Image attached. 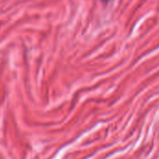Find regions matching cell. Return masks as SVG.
<instances>
[{
	"label": "cell",
	"instance_id": "cell-1",
	"mask_svg": "<svg viewBox=\"0 0 159 159\" xmlns=\"http://www.w3.org/2000/svg\"><path fill=\"white\" fill-rule=\"evenodd\" d=\"M102 1H108V0H102Z\"/></svg>",
	"mask_w": 159,
	"mask_h": 159
}]
</instances>
